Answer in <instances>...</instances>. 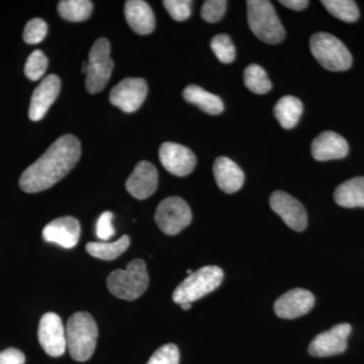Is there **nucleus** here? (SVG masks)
Returning <instances> with one entry per match:
<instances>
[{"label":"nucleus","mask_w":364,"mask_h":364,"mask_svg":"<svg viewBox=\"0 0 364 364\" xmlns=\"http://www.w3.org/2000/svg\"><path fill=\"white\" fill-rule=\"evenodd\" d=\"M244 82L246 87L256 95H265L272 88V81L267 71L257 64H251L244 71Z\"/></svg>","instance_id":"nucleus-26"},{"label":"nucleus","mask_w":364,"mask_h":364,"mask_svg":"<svg viewBox=\"0 0 364 364\" xmlns=\"http://www.w3.org/2000/svg\"><path fill=\"white\" fill-rule=\"evenodd\" d=\"M334 200L343 208H364V176L354 177L335 189Z\"/></svg>","instance_id":"nucleus-21"},{"label":"nucleus","mask_w":364,"mask_h":364,"mask_svg":"<svg viewBox=\"0 0 364 364\" xmlns=\"http://www.w3.org/2000/svg\"><path fill=\"white\" fill-rule=\"evenodd\" d=\"M107 286L109 293L117 299L135 301L140 298L149 286L145 262L135 259L129 263L126 269L114 270L107 277Z\"/></svg>","instance_id":"nucleus-3"},{"label":"nucleus","mask_w":364,"mask_h":364,"mask_svg":"<svg viewBox=\"0 0 364 364\" xmlns=\"http://www.w3.org/2000/svg\"><path fill=\"white\" fill-rule=\"evenodd\" d=\"M80 223L73 217H62L54 220L43 230L46 242L58 244L61 247L70 249L77 245L80 238Z\"/></svg>","instance_id":"nucleus-15"},{"label":"nucleus","mask_w":364,"mask_h":364,"mask_svg":"<svg viewBox=\"0 0 364 364\" xmlns=\"http://www.w3.org/2000/svg\"><path fill=\"white\" fill-rule=\"evenodd\" d=\"M124 16L129 26L139 35H149L154 31V14L147 2L129 0L124 4Z\"/></svg>","instance_id":"nucleus-20"},{"label":"nucleus","mask_w":364,"mask_h":364,"mask_svg":"<svg viewBox=\"0 0 364 364\" xmlns=\"http://www.w3.org/2000/svg\"><path fill=\"white\" fill-rule=\"evenodd\" d=\"M61 90V81L58 76L51 74L43 79L42 82L33 91L31 100L28 117L33 122L40 121L49 111L53 102L58 97Z\"/></svg>","instance_id":"nucleus-17"},{"label":"nucleus","mask_w":364,"mask_h":364,"mask_svg":"<svg viewBox=\"0 0 364 364\" xmlns=\"http://www.w3.org/2000/svg\"><path fill=\"white\" fill-rule=\"evenodd\" d=\"M183 97L186 102L196 105L202 111L212 116H218L224 111V102L221 97L203 90L200 86L191 85L183 90Z\"/></svg>","instance_id":"nucleus-22"},{"label":"nucleus","mask_w":364,"mask_h":364,"mask_svg":"<svg viewBox=\"0 0 364 364\" xmlns=\"http://www.w3.org/2000/svg\"><path fill=\"white\" fill-rule=\"evenodd\" d=\"M214 176L218 186L226 193H237L243 186V170L230 158H217L214 163Z\"/></svg>","instance_id":"nucleus-19"},{"label":"nucleus","mask_w":364,"mask_h":364,"mask_svg":"<svg viewBox=\"0 0 364 364\" xmlns=\"http://www.w3.org/2000/svg\"><path fill=\"white\" fill-rule=\"evenodd\" d=\"M159 158L163 167L176 176H188L196 165V158L193 151L177 143L162 144Z\"/></svg>","instance_id":"nucleus-13"},{"label":"nucleus","mask_w":364,"mask_h":364,"mask_svg":"<svg viewBox=\"0 0 364 364\" xmlns=\"http://www.w3.org/2000/svg\"><path fill=\"white\" fill-rule=\"evenodd\" d=\"M112 69L111 45L105 38H100L90 50L86 70V90L93 95L104 90L111 78Z\"/></svg>","instance_id":"nucleus-7"},{"label":"nucleus","mask_w":364,"mask_h":364,"mask_svg":"<svg viewBox=\"0 0 364 364\" xmlns=\"http://www.w3.org/2000/svg\"><path fill=\"white\" fill-rule=\"evenodd\" d=\"M48 33L47 23L42 18H33L26 23L23 31V41L28 45L39 44Z\"/></svg>","instance_id":"nucleus-30"},{"label":"nucleus","mask_w":364,"mask_h":364,"mask_svg":"<svg viewBox=\"0 0 364 364\" xmlns=\"http://www.w3.org/2000/svg\"><path fill=\"white\" fill-rule=\"evenodd\" d=\"M38 338L48 355L59 358L65 353L66 329L57 314L47 313L41 318Z\"/></svg>","instance_id":"nucleus-9"},{"label":"nucleus","mask_w":364,"mask_h":364,"mask_svg":"<svg viewBox=\"0 0 364 364\" xmlns=\"http://www.w3.org/2000/svg\"><path fill=\"white\" fill-rule=\"evenodd\" d=\"M310 48L313 56L327 70L346 71L352 66L351 53L331 33H315L311 38Z\"/></svg>","instance_id":"nucleus-6"},{"label":"nucleus","mask_w":364,"mask_h":364,"mask_svg":"<svg viewBox=\"0 0 364 364\" xmlns=\"http://www.w3.org/2000/svg\"><path fill=\"white\" fill-rule=\"evenodd\" d=\"M81 156L80 142L75 136L64 135L50 146L33 164L21 174L20 186L28 193L52 188L74 168Z\"/></svg>","instance_id":"nucleus-1"},{"label":"nucleus","mask_w":364,"mask_h":364,"mask_svg":"<svg viewBox=\"0 0 364 364\" xmlns=\"http://www.w3.org/2000/svg\"><path fill=\"white\" fill-rule=\"evenodd\" d=\"M279 4L287 7V9L299 11L305 9L310 2L306 1V0H282V1H279Z\"/></svg>","instance_id":"nucleus-36"},{"label":"nucleus","mask_w":364,"mask_h":364,"mask_svg":"<svg viewBox=\"0 0 364 364\" xmlns=\"http://www.w3.org/2000/svg\"><path fill=\"white\" fill-rule=\"evenodd\" d=\"M227 9L225 0H208L203 4L200 16L208 23H214L221 21Z\"/></svg>","instance_id":"nucleus-33"},{"label":"nucleus","mask_w":364,"mask_h":364,"mask_svg":"<svg viewBox=\"0 0 364 364\" xmlns=\"http://www.w3.org/2000/svg\"><path fill=\"white\" fill-rule=\"evenodd\" d=\"M348 152V143L335 132H323L312 143V155L317 161L342 159Z\"/></svg>","instance_id":"nucleus-18"},{"label":"nucleus","mask_w":364,"mask_h":364,"mask_svg":"<svg viewBox=\"0 0 364 364\" xmlns=\"http://www.w3.org/2000/svg\"><path fill=\"white\" fill-rule=\"evenodd\" d=\"M182 310L188 311L189 309L191 308V303H186V304H181V305Z\"/></svg>","instance_id":"nucleus-37"},{"label":"nucleus","mask_w":364,"mask_h":364,"mask_svg":"<svg viewBox=\"0 0 364 364\" xmlns=\"http://www.w3.org/2000/svg\"><path fill=\"white\" fill-rule=\"evenodd\" d=\"M321 4L333 16L346 23H354L359 18L358 6L353 0H323Z\"/></svg>","instance_id":"nucleus-27"},{"label":"nucleus","mask_w":364,"mask_h":364,"mask_svg":"<svg viewBox=\"0 0 364 364\" xmlns=\"http://www.w3.org/2000/svg\"><path fill=\"white\" fill-rule=\"evenodd\" d=\"M188 272V275L191 274V273H193V272H191V269H188V272Z\"/></svg>","instance_id":"nucleus-38"},{"label":"nucleus","mask_w":364,"mask_h":364,"mask_svg":"<svg viewBox=\"0 0 364 364\" xmlns=\"http://www.w3.org/2000/svg\"><path fill=\"white\" fill-rule=\"evenodd\" d=\"M350 324L343 323L317 335L309 346V353L316 358H328L343 353L347 348V339L350 335Z\"/></svg>","instance_id":"nucleus-11"},{"label":"nucleus","mask_w":364,"mask_h":364,"mask_svg":"<svg viewBox=\"0 0 364 364\" xmlns=\"http://www.w3.org/2000/svg\"><path fill=\"white\" fill-rule=\"evenodd\" d=\"M315 296L304 289H294L280 296L274 303V312L282 318H296L312 310Z\"/></svg>","instance_id":"nucleus-14"},{"label":"nucleus","mask_w":364,"mask_h":364,"mask_svg":"<svg viewBox=\"0 0 364 364\" xmlns=\"http://www.w3.org/2000/svg\"><path fill=\"white\" fill-rule=\"evenodd\" d=\"M270 207L284 220V223L296 232H301L308 225L306 208L294 196L284 191H277L270 196Z\"/></svg>","instance_id":"nucleus-12"},{"label":"nucleus","mask_w":364,"mask_h":364,"mask_svg":"<svg viewBox=\"0 0 364 364\" xmlns=\"http://www.w3.org/2000/svg\"><path fill=\"white\" fill-rule=\"evenodd\" d=\"M130 237L124 235L119 240L107 242H90L86 245V251L98 259L111 261L121 256L130 246Z\"/></svg>","instance_id":"nucleus-24"},{"label":"nucleus","mask_w":364,"mask_h":364,"mask_svg":"<svg viewBox=\"0 0 364 364\" xmlns=\"http://www.w3.org/2000/svg\"><path fill=\"white\" fill-rule=\"evenodd\" d=\"M93 4L90 0H62L58 4L61 18L70 21H83L90 18Z\"/></svg>","instance_id":"nucleus-25"},{"label":"nucleus","mask_w":364,"mask_h":364,"mask_svg":"<svg viewBox=\"0 0 364 364\" xmlns=\"http://www.w3.org/2000/svg\"><path fill=\"white\" fill-rule=\"evenodd\" d=\"M303 109V104L299 98L293 95H286L280 98L275 105L274 116L282 128L289 130L294 128L299 123Z\"/></svg>","instance_id":"nucleus-23"},{"label":"nucleus","mask_w":364,"mask_h":364,"mask_svg":"<svg viewBox=\"0 0 364 364\" xmlns=\"http://www.w3.org/2000/svg\"><path fill=\"white\" fill-rule=\"evenodd\" d=\"M147 92V82L144 79L126 78L112 88L109 102L124 112H134L145 102Z\"/></svg>","instance_id":"nucleus-10"},{"label":"nucleus","mask_w":364,"mask_h":364,"mask_svg":"<svg viewBox=\"0 0 364 364\" xmlns=\"http://www.w3.org/2000/svg\"><path fill=\"white\" fill-rule=\"evenodd\" d=\"M210 48L215 53V57L222 63L230 64L236 58V49L231 38L225 33L217 35L210 42Z\"/></svg>","instance_id":"nucleus-28"},{"label":"nucleus","mask_w":364,"mask_h":364,"mask_svg":"<svg viewBox=\"0 0 364 364\" xmlns=\"http://www.w3.org/2000/svg\"><path fill=\"white\" fill-rule=\"evenodd\" d=\"M114 214L111 212H105L98 218L97 223V236L100 240H109L116 234L114 225Z\"/></svg>","instance_id":"nucleus-34"},{"label":"nucleus","mask_w":364,"mask_h":364,"mask_svg":"<svg viewBox=\"0 0 364 364\" xmlns=\"http://www.w3.org/2000/svg\"><path fill=\"white\" fill-rule=\"evenodd\" d=\"M67 348L76 361L88 360L97 347L98 330L90 313L77 312L69 318L66 325Z\"/></svg>","instance_id":"nucleus-2"},{"label":"nucleus","mask_w":364,"mask_h":364,"mask_svg":"<svg viewBox=\"0 0 364 364\" xmlns=\"http://www.w3.org/2000/svg\"><path fill=\"white\" fill-rule=\"evenodd\" d=\"M48 67V59L41 50H36L28 56L25 65L26 77L32 81L43 77Z\"/></svg>","instance_id":"nucleus-29"},{"label":"nucleus","mask_w":364,"mask_h":364,"mask_svg":"<svg viewBox=\"0 0 364 364\" xmlns=\"http://www.w3.org/2000/svg\"><path fill=\"white\" fill-rule=\"evenodd\" d=\"M191 208L183 198L171 196L159 203L155 213V221L163 233L176 235L191 224Z\"/></svg>","instance_id":"nucleus-8"},{"label":"nucleus","mask_w":364,"mask_h":364,"mask_svg":"<svg viewBox=\"0 0 364 364\" xmlns=\"http://www.w3.org/2000/svg\"><path fill=\"white\" fill-rule=\"evenodd\" d=\"M247 9L249 26L258 39L270 45L279 44L284 41L286 31L272 2L249 0Z\"/></svg>","instance_id":"nucleus-4"},{"label":"nucleus","mask_w":364,"mask_h":364,"mask_svg":"<svg viewBox=\"0 0 364 364\" xmlns=\"http://www.w3.org/2000/svg\"><path fill=\"white\" fill-rule=\"evenodd\" d=\"M158 171L152 163L141 161L136 165L126 182L129 193L136 200H146L156 191Z\"/></svg>","instance_id":"nucleus-16"},{"label":"nucleus","mask_w":364,"mask_h":364,"mask_svg":"<svg viewBox=\"0 0 364 364\" xmlns=\"http://www.w3.org/2000/svg\"><path fill=\"white\" fill-rule=\"evenodd\" d=\"M224 279V272L222 268L215 265L200 268L196 272L189 274L183 282L176 287L172 294L174 303H193L212 293L221 286Z\"/></svg>","instance_id":"nucleus-5"},{"label":"nucleus","mask_w":364,"mask_h":364,"mask_svg":"<svg viewBox=\"0 0 364 364\" xmlns=\"http://www.w3.org/2000/svg\"><path fill=\"white\" fill-rule=\"evenodd\" d=\"M179 358L178 347L176 344H165L153 353L147 364H179Z\"/></svg>","instance_id":"nucleus-31"},{"label":"nucleus","mask_w":364,"mask_h":364,"mask_svg":"<svg viewBox=\"0 0 364 364\" xmlns=\"http://www.w3.org/2000/svg\"><path fill=\"white\" fill-rule=\"evenodd\" d=\"M163 4L170 16L177 21L188 20L193 11V1L191 0H164Z\"/></svg>","instance_id":"nucleus-32"},{"label":"nucleus","mask_w":364,"mask_h":364,"mask_svg":"<svg viewBox=\"0 0 364 364\" xmlns=\"http://www.w3.org/2000/svg\"><path fill=\"white\" fill-rule=\"evenodd\" d=\"M26 356L16 348H7L0 352V364H25Z\"/></svg>","instance_id":"nucleus-35"}]
</instances>
